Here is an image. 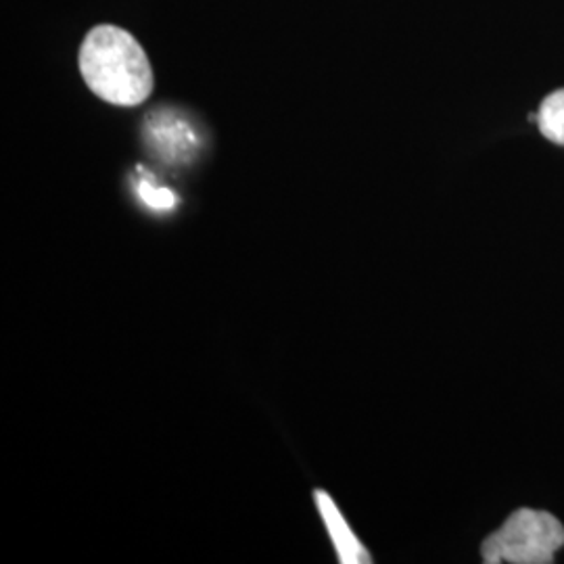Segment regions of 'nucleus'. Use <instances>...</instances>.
I'll return each mask as SVG.
<instances>
[{"mask_svg":"<svg viewBox=\"0 0 564 564\" xmlns=\"http://www.w3.org/2000/svg\"><path fill=\"white\" fill-rule=\"evenodd\" d=\"M564 545V527L544 510L521 508L481 545L485 564H550Z\"/></svg>","mask_w":564,"mask_h":564,"instance_id":"f03ea898","label":"nucleus"},{"mask_svg":"<svg viewBox=\"0 0 564 564\" xmlns=\"http://www.w3.org/2000/svg\"><path fill=\"white\" fill-rule=\"evenodd\" d=\"M86 86L111 105L137 107L153 93V69L139 41L118 25L93 28L80 46Z\"/></svg>","mask_w":564,"mask_h":564,"instance_id":"f257e3e1","label":"nucleus"},{"mask_svg":"<svg viewBox=\"0 0 564 564\" xmlns=\"http://www.w3.org/2000/svg\"><path fill=\"white\" fill-rule=\"evenodd\" d=\"M139 193H141L142 202L147 203L149 207L158 209V212H165L172 209L176 205V195L167 188H158L151 182L142 181L139 184Z\"/></svg>","mask_w":564,"mask_h":564,"instance_id":"39448f33","label":"nucleus"},{"mask_svg":"<svg viewBox=\"0 0 564 564\" xmlns=\"http://www.w3.org/2000/svg\"><path fill=\"white\" fill-rule=\"evenodd\" d=\"M538 126L547 141L564 144V88L545 97L538 111Z\"/></svg>","mask_w":564,"mask_h":564,"instance_id":"20e7f679","label":"nucleus"},{"mask_svg":"<svg viewBox=\"0 0 564 564\" xmlns=\"http://www.w3.org/2000/svg\"><path fill=\"white\" fill-rule=\"evenodd\" d=\"M314 498H316V506H318V510H321L324 524H326V529H328V533H330L333 545H335V550H337L339 563H372L368 550H366V547L360 544V540L354 535V531L349 529V524L343 519V514L339 512L337 505L333 502V498H330L326 491H323V489H318V491L314 494Z\"/></svg>","mask_w":564,"mask_h":564,"instance_id":"7ed1b4c3","label":"nucleus"}]
</instances>
